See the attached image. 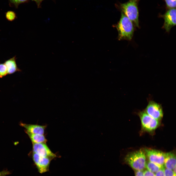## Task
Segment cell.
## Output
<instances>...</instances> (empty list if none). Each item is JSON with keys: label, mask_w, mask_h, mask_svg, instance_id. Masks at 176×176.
Wrapping results in <instances>:
<instances>
[{"label": "cell", "mask_w": 176, "mask_h": 176, "mask_svg": "<svg viewBox=\"0 0 176 176\" xmlns=\"http://www.w3.org/2000/svg\"><path fill=\"white\" fill-rule=\"evenodd\" d=\"M140 0H129L121 4L122 11L136 27H139L138 3Z\"/></svg>", "instance_id": "3957f363"}, {"label": "cell", "mask_w": 176, "mask_h": 176, "mask_svg": "<svg viewBox=\"0 0 176 176\" xmlns=\"http://www.w3.org/2000/svg\"><path fill=\"white\" fill-rule=\"evenodd\" d=\"M173 171L176 174V166H175L174 168L173 169Z\"/></svg>", "instance_id": "d4e9b609"}, {"label": "cell", "mask_w": 176, "mask_h": 176, "mask_svg": "<svg viewBox=\"0 0 176 176\" xmlns=\"http://www.w3.org/2000/svg\"><path fill=\"white\" fill-rule=\"evenodd\" d=\"M35 1L37 3L38 6H39L40 5V3L41 2L40 0H33Z\"/></svg>", "instance_id": "cb8c5ba5"}, {"label": "cell", "mask_w": 176, "mask_h": 176, "mask_svg": "<svg viewBox=\"0 0 176 176\" xmlns=\"http://www.w3.org/2000/svg\"><path fill=\"white\" fill-rule=\"evenodd\" d=\"M145 168L147 170L154 173H156L160 170L165 168L162 165L150 161L146 162Z\"/></svg>", "instance_id": "5bb4252c"}, {"label": "cell", "mask_w": 176, "mask_h": 176, "mask_svg": "<svg viewBox=\"0 0 176 176\" xmlns=\"http://www.w3.org/2000/svg\"><path fill=\"white\" fill-rule=\"evenodd\" d=\"M10 173V172L7 170H3L0 172V176H5Z\"/></svg>", "instance_id": "603a6c76"}, {"label": "cell", "mask_w": 176, "mask_h": 176, "mask_svg": "<svg viewBox=\"0 0 176 176\" xmlns=\"http://www.w3.org/2000/svg\"><path fill=\"white\" fill-rule=\"evenodd\" d=\"M135 176H144L143 171L135 170Z\"/></svg>", "instance_id": "7402d4cb"}, {"label": "cell", "mask_w": 176, "mask_h": 176, "mask_svg": "<svg viewBox=\"0 0 176 176\" xmlns=\"http://www.w3.org/2000/svg\"><path fill=\"white\" fill-rule=\"evenodd\" d=\"M165 168L160 170L156 173L155 174V176H165L164 173Z\"/></svg>", "instance_id": "44dd1931"}, {"label": "cell", "mask_w": 176, "mask_h": 176, "mask_svg": "<svg viewBox=\"0 0 176 176\" xmlns=\"http://www.w3.org/2000/svg\"><path fill=\"white\" fill-rule=\"evenodd\" d=\"M42 0H40V1H41V2Z\"/></svg>", "instance_id": "484cf974"}, {"label": "cell", "mask_w": 176, "mask_h": 176, "mask_svg": "<svg viewBox=\"0 0 176 176\" xmlns=\"http://www.w3.org/2000/svg\"><path fill=\"white\" fill-rule=\"evenodd\" d=\"M28 0H9L10 2L16 6L19 4L26 1Z\"/></svg>", "instance_id": "d6986e66"}, {"label": "cell", "mask_w": 176, "mask_h": 176, "mask_svg": "<svg viewBox=\"0 0 176 176\" xmlns=\"http://www.w3.org/2000/svg\"><path fill=\"white\" fill-rule=\"evenodd\" d=\"M32 158L40 173H44L48 171L50 161L52 158L41 156L33 152Z\"/></svg>", "instance_id": "52a82bcc"}, {"label": "cell", "mask_w": 176, "mask_h": 176, "mask_svg": "<svg viewBox=\"0 0 176 176\" xmlns=\"http://www.w3.org/2000/svg\"><path fill=\"white\" fill-rule=\"evenodd\" d=\"M164 166L166 168L172 170L176 166V156L174 153H165Z\"/></svg>", "instance_id": "8fae6325"}, {"label": "cell", "mask_w": 176, "mask_h": 176, "mask_svg": "<svg viewBox=\"0 0 176 176\" xmlns=\"http://www.w3.org/2000/svg\"><path fill=\"white\" fill-rule=\"evenodd\" d=\"M167 7L169 9L176 8V0H165Z\"/></svg>", "instance_id": "e0dca14e"}, {"label": "cell", "mask_w": 176, "mask_h": 176, "mask_svg": "<svg viewBox=\"0 0 176 176\" xmlns=\"http://www.w3.org/2000/svg\"><path fill=\"white\" fill-rule=\"evenodd\" d=\"M33 153L41 156L53 158L56 156L50 149L45 143H33Z\"/></svg>", "instance_id": "9c48e42d"}, {"label": "cell", "mask_w": 176, "mask_h": 176, "mask_svg": "<svg viewBox=\"0 0 176 176\" xmlns=\"http://www.w3.org/2000/svg\"><path fill=\"white\" fill-rule=\"evenodd\" d=\"M16 60V56L15 55L5 62L4 63L7 67L8 74H11L16 72L21 71V70L17 66Z\"/></svg>", "instance_id": "7c38bea8"}, {"label": "cell", "mask_w": 176, "mask_h": 176, "mask_svg": "<svg viewBox=\"0 0 176 176\" xmlns=\"http://www.w3.org/2000/svg\"><path fill=\"white\" fill-rule=\"evenodd\" d=\"M6 19L9 21L11 22L15 20L16 18L15 13L12 11H9L7 12L5 15Z\"/></svg>", "instance_id": "2e32d148"}, {"label": "cell", "mask_w": 176, "mask_h": 176, "mask_svg": "<svg viewBox=\"0 0 176 176\" xmlns=\"http://www.w3.org/2000/svg\"><path fill=\"white\" fill-rule=\"evenodd\" d=\"M116 27L118 33L119 40H131L134 30L133 24L122 11L121 18Z\"/></svg>", "instance_id": "7a4b0ae2"}, {"label": "cell", "mask_w": 176, "mask_h": 176, "mask_svg": "<svg viewBox=\"0 0 176 176\" xmlns=\"http://www.w3.org/2000/svg\"><path fill=\"white\" fill-rule=\"evenodd\" d=\"M146 156L143 150L140 149L128 153L124 161L135 170L143 171L145 168Z\"/></svg>", "instance_id": "6da1fadb"}, {"label": "cell", "mask_w": 176, "mask_h": 176, "mask_svg": "<svg viewBox=\"0 0 176 176\" xmlns=\"http://www.w3.org/2000/svg\"><path fill=\"white\" fill-rule=\"evenodd\" d=\"M143 150L149 161L164 166L165 153L150 149L145 148Z\"/></svg>", "instance_id": "8992f818"}, {"label": "cell", "mask_w": 176, "mask_h": 176, "mask_svg": "<svg viewBox=\"0 0 176 176\" xmlns=\"http://www.w3.org/2000/svg\"><path fill=\"white\" fill-rule=\"evenodd\" d=\"M144 176H155L154 173L147 170L143 171Z\"/></svg>", "instance_id": "ffe728a7"}, {"label": "cell", "mask_w": 176, "mask_h": 176, "mask_svg": "<svg viewBox=\"0 0 176 176\" xmlns=\"http://www.w3.org/2000/svg\"><path fill=\"white\" fill-rule=\"evenodd\" d=\"M26 133L29 136L33 143H45L47 140L44 135L34 134L30 133L27 131Z\"/></svg>", "instance_id": "4fadbf2b"}, {"label": "cell", "mask_w": 176, "mask_h": 176, "mask_svg": "<svg viewBox=\"0 0 176 176\" xmlns=\"http://www.w3.org/2000/svg\"><path fill=\"white\" fill-rule=\"evenodd\" d=\"M164 173L165 176H176L175 174L172 170L165 168Z\"/></svg>", "instance_id": "ac0fdd59"}, {"label": "cell", "mask_w": 176, "mask_h": 176, "mask_svg": "<svg viewBox=\"0 0 176 176\" xmlns=\"http://www.w3.org/2000/svg\"><path fill=\"white\" fill-rule=\"evenodd\" d=\"M8 74L7 69L5 64L0 63V78H2Z\"/></svg>", "instance_id": "9a60e30c"}, {"label": "cell", "mask_w": 176, "mask_h": 176, "mask_svg": "<svg viewBox=\"0 0 176 176\" xmlns=\"http://www.w3.org/2000/svg\"><path fill=\"white\" fill-rule=\"evenodd\" d=\"M152 118L158 120L162 118L163 113L161 105L153 101H150L145 110Z\"/></svg>", "instance_id": "5b68a950"}, {"label": "cell", "mask_w": 176, "mask_h": 176, "mask_svg": "<svg viewBox=\"0 0 176 176\" xmlns=\"http://www.w3.org/2000/svg\"><path fill=\"white\" fill-rule=\"evenodd\" d=\"M21 125L24 127L27 132L32 133L44 135L46 126L37 124H27L21 123Z\"/></svg>", "instance_id": "30bf717a"}, {"label": "cell", "mask_w": 176, "mask_h": 176, "mask_svg": "<svg viewBox=\"0 0 176 176\" xmlns=\"http://www.w3.org/2000/svg\"><path fill=\"white\" fill-rule=\"evenodd\" d=\"M164 20L162 28L169 32L171 28L176 25V9H169L164 15L161 16Z\"/></svg>", "instance_id": "ba28073f"}, {"label": "cell", "mask_w": 176, "mask_h": 176, "mask_svg": "<svg viewBox=\"0 0 176 176\" xmlns=\"http://www.w3.org/2000/svg\"><path fill=\"white\" fill-rule=\"evenodd\" d=\"M138 114L141 119L142 128L144 130L148 132H152L159 125V121L149 116L145 111L140 112Z\"/></svg>", "instance_id": "277c9868"}]
</instances>
